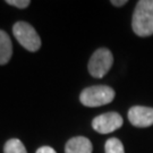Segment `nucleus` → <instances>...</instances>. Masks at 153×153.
I'll return each instance as SVG.
<instances>
[{"label": "nucleus", "instance_id": "nucleus-1", "mask_svg": "<svg viewBox=\"0 0 153 153\" xmlns=\"http://www.w3.org/2000/svg\"><path fill=\"white\" fill-rule=\"evenodd\" d=\"M131 27L138 36L153 34V0H140L133 14Z\"/></svg>", "mask_w": 153, "mask_h": 153}, {"label": "nucleus", "instance_id": "nucleus-2", "mask_svg": "<svg viewBox=\"0 0 153 153\" xmlns=\"http://www.w3.org/2000/svg\"><path fill=\"white\" fill-rule=\"evenodd\" d=\"M115 99V91L107 85H97L84 88L79 95V100L85 107H101L110 103Z\"/></svg>", "mask_w": 153, "mask_h": 153}, {"label": "nucleus", "instance_id": "nucleus-3", "mask_svg": "<svg viewBox=\"0 0 153 153\" xmlns=\"http://www.w3.org/2000/svg\"><path fill=\"white\" fill-rule=\"evenodd\" d=\"M13 33L19 44L31 52H35L41 47V39L35 28L26 22H17L13 26Z\"/></svg>", "mask_w": 153, "mask_h": 153}, {"label": "nucleus", "instance_id": "nucleus-4", "mask_svg": "<svg viewBox=\"0 0 153 153\" xmlns=\"http://www.w3.org/2000/svg\"><path fill=\"white\" fill-rule=\"evenodd\" d=\"M114 64V56L105 48L98 49L88 61V71L93 77L102 78Z\"/></svg>", "mask_w": 153, "mask_h": 153}, {"label": "nucleus", "instance_id": "nucleus-5", "mask_svg": "<svg viewBox=\"0 0 153 153\" xmlns=\"http://www.w3.org/2000/svg\"><path fill=\"white\" fill-rule=\"evenodd\" d=\"M124 124L123 117L117 112H107L95 117L92 121V127L100 134H109L119 129Z\"/></svg>", "mask_w": 153, "mask_h": 153}, {"label": "nucleus", "instance_id": "nucleus-6", "mask_svg": "<svg viewBox=\"0 0 153 153\" xmlns=\"http://www.w3.org/2000/svg\"><path fill=\"white\" fill-rule=\"evenodd\" d=\"M128 120L133 126L144 128L153 125V108L135 105L128 111Z\"/></svg>", "mask_w": 153, "mask_h": 153}, {"label": "nucleus", "instance_id": "nucleus-7", "mask_svg": "<svg viewBox=\"0 0 153 153\" xmlns=\"http://www.w3.org/2000/svg\"><path fill=\"white\" fill-rule=\"evenodd\" d=\"M93 146L91 141L83 136L71 138L65 146V153H92Z\"/></svg>", "mask_w": 153, "mask_h": 153}, {"label": "nucleus", "instance_id": "nucleus-8", "mask_svg": "<svg viewBox=\"0 0 153 153\" xmlns=\"http://www.w3.org/2000/svg\"><path fill=\"white\" fill-rule=\"evenodd\" d=\"M13 55V45L9 35L0 30V65L7 64Z\"/></svg>", "mask_w": 153, "mask_h": 153}, {"label": "nucleus", "instance_id": "nucleus-9", "mask_svg": "<svg viewBox=\"0 0 153 153\" xmlns=\"http://www.w3.org/2000/svg\"><path fill=\"white\" fill-rule=\"evenodd\" d=\"M4 153H27L26 149L24 146L19 140L17 138H11L9 141H7L4 148Z\"/></svg>", "mask_w": 153, "mask_h": 153}, {"label": "nucleus", "instance_id": "nucleus-10", "mask_svg": "<svg viewBox=\"0 0 153 153\" xmlns=\"http://www.w3.org/2000/svg\"><path fill=\"white\" fill-rule=\"evenodd\" d=\"M105 153H125L124 145L118 138H109L104 145Z\"/></svg>", "mask_w": 153, "mask_h": 153}, {"label": "nucleus", "instance_id": "nucleus-11", "mask_svg": "<svg viewBox=\"0 0 153 153\" xmlns=\"http://www.w3.org/2000/svg\"><path fill=\"white\" fill-rule=\"evenodd\" d=\"M8 5L15 6L17 8H21V9H24V8H27L28 5L31 4L30 0H7L6 1Z\"/></svg>", "mask_w": 153, "mask_h": 153}, {"label": "nucleus", "instance_id": "nucleus-12", "mask_svg": "<svg viewBox=\"0 0 153 153\" xmlns=\"http://www.w3.org/2000/svg\"><path fill=\"white\" fill-rule=\"evenodd\" d=\"M36 153H57L50 146H42L36 151Z\"/></svg>", "mask_w": 153, "mask_h": 153}, {"label": "nucleus", "instance_id": "nucleus-13", "mask_svg": "<svg viewBox=\"0 0 153 153\" xmlns=\"http://www.w3.org/2000/svg\"><path fill=\"white\" fill-rule=\"evenodd\" d=\"M111 4L114 6H118V7H120V6H123V5H126L127 4V1L126 0H121V1H115V0H112L111 1Z\"/></svg>", "mask_w": 153, "mask_h": 153}]
</instances>
